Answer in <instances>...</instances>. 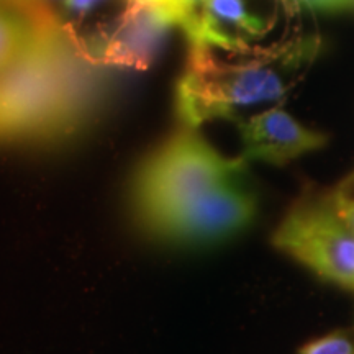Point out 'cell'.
<instances>
[{
	"label": "cell",
	"instance_id": "1",
	"mask_svg": "<svg viewBox=\"0 0 354 354\" xmlns=\"http://www.w3.org/2000/svg\"><path fill=\"white\" fill-rule=\"evenodd\" d=\"M245 174L241 156H223L197 128L183 125L133 176V215L158 240L183 245L228 240L245 232L258 214V198Z\"/></svg>",
	"mask_w": 354,
	"mask_h": 354
},
{
	"label": "cell",
	"instance_id": "2",
	"mask_svg": "<svg viewBox=\"0 0 354 354\" xmlns=\"http://www.w3.org/2000/svg\"><path fill=\"white\" fill-rule=\"evenodd\" d=\"M100 66L59 17H37L26 46L0 71V145L55 143L81 130L100 100Z\"/></svg>",
	"mask_w": 354,
	"mask_h": 354
},
{
	"label": "cell",
	"instance_id": "3",
	"mask_svg": "<svg viewBox=\"0 0 354 354\" xmlns=\"http://www.w3.org/2000/svg\"><path fill=\"white\" fill-rule=\"evenodd\" d=\"M323 48L317 33L299 35L269 48L233 51L232 59L215 48L190 44L187 64L176 87V112L184 127L233 120L243 109L277 102L308 73Z\"/></svg>",
	"mask_w": 354,
	"mask_h": 354
},
{
	"label": "cell",
	"instance_id": "4",
	"mask_svg": "<svg viewBox=\"0 0 354 354\" xmlns=\"http://www.w3.org/2000/svg\"><path fill=\"white\" fill-rule=\"evenodd\" d=\"M271 243L323 281L354 292V232L326 197L299 198L274 230Z\"/></svg>",
	"mask_w": 354,
	"mask_h": 354
},
{
	"label": "cell",
	"instance_id": "5",
	"mask_svg": "<svg viewBox=\"0 0 354 354\" xmlns=\"http://www.w3.org/2000/svg\"><path fill=\"white\" fill-rule=\"evenodd\" d=\"M174 20L148 0H128L110 26L82 41H74L91 63L100 68L146 69Z\"/></svg>",
	"mask_w": 354,
	"mask_h": 354
},
{
	"label": "cell",
	"instance_id": "6",
	"mask_svg": "<svg viewBox=\"0 0 354 354\" xmlns=\"http://www.w3.org/2000/svg\"><path fill=\"white\" fill-rule=\"evenodd\" d=\"M245 161L286 166L328 143L325 135L295 120L282 107H272L238 122Z\"/></svg>",
	"mask_w": 354,
	"mask_h": 354
},
{
	"label": "cell",
	"instance_id": "7",
	"mask_svg": "<svg viewBox=\"0 0 354 354\" xmlns=\"http://www.w3.org/2000/svg\"><path fill=\"white\" fill-rule=\"evenodd\" d=\"M190 44L240 51L250 39L268 32V25L246 8L245 0H203L183 26Z\"/></svg>",
	"mask_w": 354,
	"mask_h": 354
},
{
	"label": "cell",
	"instance_id": "8",
	"mask_svg": "<svg viewBox=\"0 0 354 354\" xmlns=\"http://www.w3.org/2000/svg\"><path fill=\"white\" fill-rule=\"evenodd\" d=\"M48 10L38 13L0 12V71L20 55L32 37L37 17Z\"/></svg>",
	"mask_w": 354,
	"mask_h": 354
},
{
	"label": "cell",
	"instance_id": "9",
	"mask_svg": "<svg viewBox=\"0 0 354 354\" xmlns=\"http://www.w3.org/2000/svg\"><path fill=\"white\" fill-rule=\"evenodd\" d=\"M331 209L354 232V171L326 196Z\"/></svg>",
	"mask_w": 354,
	"mask_h": 354
},
{
	"label": "cell",
	"instance_id": "10",
	"mask_svg": "<svg viewBox=\"0 0 354 354\" xmlns=\"http://www.w3.org/2000/svg\"><path fill=\"white\" fill-rule=\"evenodd\" d=\"M299 354H354V343L346 333L335 331L304 344Z\"/></svg>",
	"mask_w": 354,
	"mask_h": 354
},
{
	"label": "cell",
	"instance_id": "11",
	"mask_svg": "<svg viewBox=\"0 0 354 354\" xmlns=\"http://www.w3.org/2000/svg\"><path fill=\"white\" fill-rule=\"evenodd\" d=\"M300 6H305L313 10L323 12H339L354 8V0H295Z\"/></svg>",
	"mask_w": 354,
	"mask_h": 354
},
{
	"label": "cell",
	"instance_id": "12",
	"mask_svg": "<svg viewBox=\"0 0 354 354\" xmlns=\"http://www.w3.org/2000/svg\"><path fill=\"white\" fill-rule=\"evenodd\" d=\"M176 7V13H177V26H183L187 24L189 17L192 15V12L201 6L203 0H172Z\"/></svg>",
	"mask_w": 354,
	"mask_h": 354
},
{
	"label": "cell",
	"instance_id": "13",
	"mask_svg": "<svg viewBox=\"0 0 354 354\" xmlns=\"http://www.w3.org/2000/svg\"><path fill=\"white\" fill-rule=\"evenodd\" d=\"M15 3L17 8L25 13H35L39 10H44V8H50L48 7L46 0H12Z\"/></svg>",
	"mask_w": 354,
	"mask_h": 354
}]
</instances>
